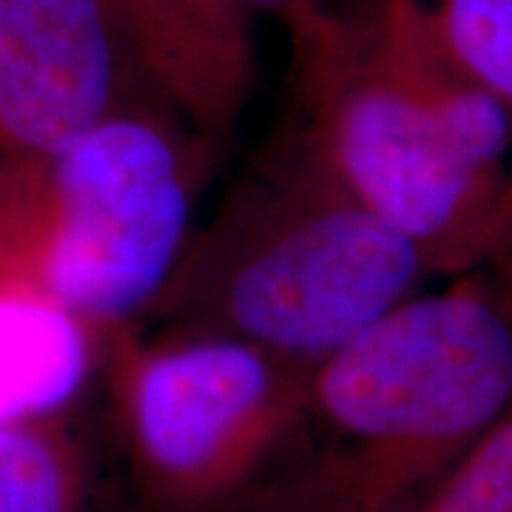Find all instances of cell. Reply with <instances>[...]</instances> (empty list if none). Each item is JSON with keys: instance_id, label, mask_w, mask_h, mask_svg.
<instances>
[{"instance_id": "obj_1", "label": "cell", "mask_w": 512, "mask_h": 512, "mask_svg": "<svg viewBox=\"0 0 512 512\" xmlns=\"http://www.w3.org/2000/svg\"><path fill=\"white\" fill-rule=\"evenodd\" d=\"M285 134L427 256L476 271L512 157V111L441 32L427 0H325L282 12Z\"/></svg>"}, {"instance_id": "obj_2", "label": "cell", "mask_w": 512, "mask_h": 512, "mask_svg": "<svg viewBox=\"0 0 512 512\" xmlns=\"http://www.w3.org/2000/svg\"><path fill=\"white\" fill-rule=\"evenodd\" d=\"M512 407V308L441 279L308 370L296 427L234 512H416Z\"/></svg>"}, {"instance_id": "obj_3", "label": "cell", "mask_w": 512, "mask_h": 512, "mask_svg": "<svg viewBox=\"0 0 512 512\" xmlns=\"http://www.w3.org/2000/svg\"><path fill=\"white\" fill-rule=\"evenodd\" d=\"M430 282L441 279L419 245L282 131L194 225L137 325L220 333L313 367Z\"/></svg>"}, {"instance_id": "obj_4", "label": "cell", "mask_w": 512, "mask_h": 512, "mask_svg": "<svg viewBox=\"0 0 512 512\" xmlns=\"http://www.w3.org/2000/svg\"><path fill=\"white\" fill-rule=\"evenodd\" d=\"M214 140L165 114H126L49 151L0 148V282L97 333L137 325L197 225Z\"/></svg>"}, {"instance_id": "obj_5", "label": "cell", "mask_w": 512, "mask_h": 512, "mask_svg": "<svg viewBox=\"0 0 512 512\" xmlns=\"http://www.w3.org/2000/svg\"><path fill=\"white\" fill-rule=\"evenodd\" d=\"M251 66L248 15L225 0H0V148L49 151L126 114L222 140Z\"/></svg>"}, {"instance_id": "obj_6", "label": "cell", "mask_w": 512, "mask_h": 512, "mask_svg": "<svg viewBox=\"0 0 512 512\" xmlns=\"http://www.w3.org/2000/svg\"><path fill=\"white\" fill-rule=\"evenodd\" d=\"M117 433L151 512H234L296 427L308 370L220 333H103Z\"/></svg>"}, {"instance_id": "obj_7", "label": "cell", "mask_w": 512, "mask_h": 512, "mask_svg": "<svg viewBox=\"0 0 512 512\" xmlns=\"http://www.w3.org/2000/svg\"><path fill=\"white\" fill-rule=\"evenodd\" d=\"M103 359V333L57 302L0 282V421L63 413Z\"/></svg>"}, {"instance_id": "obj_8", "label": "cell", "mask_w": 512, "mask_h": 512, "mask_svg": "<svg viewBox=\"0 0 512 512\" xmlns=\"http://www.w3.org/2000/svg\"><path fill=\"white\" fill-rule=\"evenodd\" d=\"M89 473L63 413L0 421V512H83Z\"/></svg>"}, {"instance_id": "obj_9", "label": "cell", "mask_w": 512, "mask_h": 512, "mask_svg": "<svg viewBox=\"0 0 512 512\" xmlns=\"http://www.w3.org/2000/svg\"><path fill=\"white\" fill-rule=\"evenodd\" d=\"M461 63L512 111V0H427Z\"/></svg>"}, {"instance_id": "obj_10", "label": "cell", "mask_w": 512, "mask_h": 512, "mask_svg": "<svg viewBox=\"0 0 512 512\" xmlns=\"http://www.w3.org/2000/svg\"><path fill=\"white\" fill-rule=\"evenodd\" d=\"M416 512H512V407Z\"/></svg>"}, {"instance_id": "obj_11", "label": "cell", "mask_w": 512, "mask_h": 512, "mask_svg": "<svg viewBox=\"0 0 512 512\" xmlns=\"http://www.w3.org/2000/svg\"><path fill=\"white\" fill-rule=\"evenodd\" d=\"M476 271L493 282L495 291L501 293L504 302L512 308V157L504 185L495 200L493 217L487 225V237L481 245Z\"/></svg>"}, {"instance_id": "obj_12", "label": "cell", "mask_w": 512, "mask_h": 512, "mask_svg": "<svg viewBox=\"0 0 512 512\" xmlns=\"http://www.w3.org/2000/svg\"><path fill=\"white\" fill-rule=\"evenodd\" d=\"M225 3H231L234 9L239 12H245V15H251L254 9H271V12H288V9H296V6H302V3H325V0H225Z\"/></svg>"}]
</instances>
